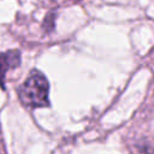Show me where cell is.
I'll return each mask as SVG.
<instances>
[{"label": "cell", "mask_w": 154, "mask_h": 154, "mask_svg": "<svg viewBox=\"0 0 154 154\" xmlns=\"http://www.w3.org/2000/svg\"><path fill=\"white\" fill-rule=\"evenodd\" d=\"M49 83L45 75L32 70L24 83L18 88V97L25 107L37 108L49 106Z\"/></svg>", "instance_id": "cell-1"}, {"label": "cell", "mask_w": 154, "mask_h": 154, "mask_svg": "<svg viewBox=\"0 0 154 154\" xmlns=\"http://www.w3.org/2000/svg\"><path fill=\"white\" fill-rule=\"evenodd\" d=\"M20 65V52L10 49L0 53V88L6 89V75Z\"/></svg>", "instance_id": "cell-2"}]
</instances>
